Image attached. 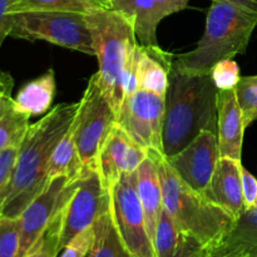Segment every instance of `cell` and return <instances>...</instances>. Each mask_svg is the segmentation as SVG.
Instances as JSON below:
<instances>
[{
	"mask_svg": "<svg viewBox=\"0 0 257 257\" xmlns=\"http://www.w3.org/2000/svg\"><path fill=\"white\" fill-rule=\"evenodd\" d=\"M79 102L60 103L30 124L18 151L12 182L2 216L19 217L49 182L52 153L77 115Z\"/></svg>",
	"mask_w": 257,
	"mask_h": 257,
	"instance_id": "1",
	"label": "cell"
},
{
	"mask_svg": "<svg viewBox=\"0 0 257 257\" xmlns=\"http://www.w3.org/2000/svg\"><path fill=\"white\" fill-rule=\"evenodd\" d=\"M218 88L210 74H187L173 65L165 95L162 153L172 157L202 131L217 133Z\"/></svg>",
	"mask_w": 257,
	"mask_h": 257,
	"instance_id": "2",
	"label": "cell"
},
{
	"mask_svg": "<svg viewBox=\"0 0 257 257\" xmlns=\"http://www.w3.org/2000/svg\"><path fill=\"white\" fill-rule=\"evenodd\" d=\"M257 27V0H212L205 33L193 50L173 55V65L187 74H210L223 59L243 54Z\"/></svg>",
	"mask_w": 257,
	"mask_h": 257,
	"instance_id": "3",
	"label": "cell"
},
{
	"mask_svg": "<svg viewBox=\"0 0 257 257\" xmlns=\"http://www.w3.org/2000/svg\"><path fill=\"white\" fill-rule=\"evenodd\" d=\"M148 157L152 158L157 167L163 208L177 227L207 248L222 242L232 228L235 218L186 185L162 152L148 150Z\"/></svg>",
	"mask_w": 257,
	"mask_h": 257,
	"instance_id": "4",
	"label": "cell"
},
{
	"mask_svg": "<svg viewBox=\"0 0 257 257\" xmlns=\"http://www.w3.org/2000/svg\"><path fill=\"white\" fill-rule=\"evenodd\" d=\"M99 69L95 73L115 114L124 100V80L138 47L135 25L112 9L87 14Z\"/></svg>",
	"mask_w": 257,
	"mask_h": 257,
	"instance_id": "5",
	"label": "cell"
},
{
	"mask_svg": "<svg viewBox=\"0 0 257 257\" xmlns=\"http://www.w3.org/2000/svg\"><path fill=\"white\" fill-rule=\"evenodd\" d=\"M9 37L44 40L67 49L94 55L92 33L87 15L64 12H25L13 14Z\"/></svg>",
	"mask_w": 257,
	"mask_h": 257,
	"instance_id": "6",
	"label": "cell"
},
{
	"mask_svg": "<svg viewBox=\"0 0 257 257\" xmlns=\"http://www.w3.org/2000/svg\"><path fill=\"white\" fill-rule=\"evenodd\" d=\"M110 213L131 257H156L137 188V171L123 173L109 190Z\"/></svg>",
	"mask_w": 257,
	"mask_h": 257,
	"instance_id": "7",
	"label": "cell"
},
{
	"mask_svg": "<svg viewBox=\"0 0 257 257\" xmlns=\"http://www.w3.org/2000/svg\"><path fill=\"white\" fill-rule=\"evenodd\" d=\"M75 143L84 165L97 161L98 155L117 123V114L105 98L97 74L88 80L75 115Z\"/></svg>",
	"mask_w": 257,
	"mask_h": 257,
	"instance_id": "8",
	"label": "cell"
},
{
	"mask_svg": "<svg viewBox=\"0 0 257 257\" xmlns=\"http://www.w3.org/2000/svg\"><path fill=\"white\" fill-rule=\"evenodd\" d=\"M110 208L109 191L104 187L98 172L97 163L84 165L77 190L62 211L59 247L87 228Z\"/></svg>",
	"mask_w": 257,
	"mask_h": 257,
	"instance_id": "9",
	"label": "cell"
},
{
	"mask_svg": "<svg viewBox=\"0 0 257 257\" xmlns=\"http://www.w3.org/2000/svg\"><path fill=\"white\" fill-rule=\"evenodd\" d=\"M165 110V97L138 89L123 100L117 124L145 148L162 152Z\"/></svg>",
	"mask_w": 257,
	"mask_h": 257,
	"instance_id": "10",
	"label": "cell"
},
{
	"mask_svg": "<svg viewBox=\"0 0 257 257\" xmlns=\"http://www.w3.org/2000/svg\"><path fill=\"white\" fill-rule=\"evenodd\" d=\"M79 177L70 180L65 176H58L53 178L47 183L44 190L25 207L19 216L22 232L19 257L24 255L39 240L40 236L59 215L77 190Z\"/></svg>",
	"mask_w": 257,
	"mask_h": 257,
	"instance_id": "11",
	"label": "cell"
},
{
	"mask_svg": "<svg viewBox=\"0 0 257 257\" xmlns=\"http://www.w3.org/2000/svg\"><path fill=\"white\" fill-rule=\"evenodd\" d=\"M220 158L217 136L212 131H202L192 142L172 157L168 163L178 177L193 191L205 195Z\"/></svg>",
	"mask_w": 257,
	"mask_h": 257,
	"instance_id": "12",
	"label": "cell"
},
{
	"mask_svg": "<svg viewBox=\"0 0 257 257\" xmlns=\"http://www.w3.org/2000/svg\"><path fill=\"white\" fill-rule=\"evenodd\" d=\"M147 157V148L136 142L115 123L95 161L104 187L109 191L123 173L137 171Z\"/></svg>",
	"mask_w": 257,
	"mask_h": 257,
	"instance_id": "13",
	"label": "cell"
},
{
	"mask_svg": "<svg viewBox=\"0 0 257 257\" xmlns=\"http://www.w3.org/2000/svg\"><path fill=\"white\" fill-rule=\"evenodd\" d=\"M190 2L191 0H107L109 9L132 20L138 43L147 47H158V24L168 15L185 10Z\"/></svg>",
	"mask_w": 257,
	"mask_h": 257,
	"instance_id": "14",
	"label": "cell"
},
{
	"mask_svg": "<svg viewBox=\"0 0 257 257\" xmlns=\"http://www.w3.org/2000/svg\"><path fill=\"white\" fill-rule=\"evenodd\" d=\"M241 161L220 157L205 197L237 220L246 211L241 178Z\"/></svg>",
	"mask_w": 257,
	"mask_h": 257,
	"instance_id": "15",
	"label": "cell"
},
{
	"mask_svg": "<svg viewBox=\"0 0 257 257\" xmlns=\"http://www.w3.org/2000/svg\"><path fill=\"white\" fill-rule=\"evenodd\" d=\"M245 131L242 112L236 95V88L220 90L217 102V133H216L220 157L241 161Z\"/></svg>",
	"mask_w": 257,
	"mask_h": 257,
	"instance_id": "16",
	"label": "cell"
},
{
	"mask_svg": "<svg viewBox=\"0 0 257 257\" xmlns=\"http://www.w3.org/2000/svg\"><path fill=\"white\" fill-rule=\"evenodd\" d=\"M153 247L156 257H198L207 248L195 237L180 230L165 208L156 228Z\"/></svg>",
	"mask_w": 257,
	"mask_h": 257,
	"instance_id": "17",
	"label": "cell"
},
{
	"mask_svg": "<svg viewBox=\"0 0 257 257\" xmlns=\"http://www.w3.org/2000/svg\"><path fill=\"white\" fill-rule=\"evenodd\" d=\"M173 54L158 47L140 44L137 82L138 89L165 97L168 87V75L172 67Z\"/></svg>",
	"mask_w": 257,
	"mask_h": 257,
	"instance_id": "18",
	"label": "cell"
},
{
	"mask_svg": "<svg viewBox=\"0 0 257 257\" xmlns=\"http://www.w3.org/2000/svg\"><path fill=\"white\" fill-rule=\"evenodd\" d=\"M137 188L146 216V223L153 242L156 228L163 211L162 187L157 167L151 157H147L137 168Z\"/></svg>",
	"mask_w": 257,
	"mask_h": 257,
	"instance_id": "19",
	"label": "cell"
},
{
	"mask_svg": "<svg viewBox=\"0 0 257 257\" xmlns=\"http://www.w3.org/2000/svg\"><path fill=\"white\" fill-rule=\"evenodd\" d=\"M55 74L49 69L40 77L30 80L18 92L14 98L15 104L22 112L30 115H39L52 109V103L55 97Z\"/></svg>",
	"mask_w": 257,
	"mask_h": 257,
	"instance_id": "20",
	"label": "cell"
},
{
	"mask_svg": "<svg viewBox=\"0 0 257 257\" xmlns=\"http://www.w3.org/2000/svg\"><path fill=\"white\" fill-rule=\"evenodd\" d=\"M29 119L30 115L17 107L12 92H0V152L20 147L30 125Z\"/></svg>",
	"mask_w": 257,
	"mask_h": 257,
	"instance_id": "21",
	"label": "cell"
},
{
	"mask_svg": "<svg viewBox=\"0 0 257 257\" xmlns=\"http://www.w3.org/2000/svg\"><path fill=\"white\" fill-rule=\"evenodd\" d=\"M83 168H84V163L80 160L77 143H75V122L73 120L72 125L68 128V131L53 151L48 177H49V181L58 176H65L73 180L82 175Z\"/></svg>",
	"mask_w": 257,
	"mask_h": 257,
	"instance_id": "22",
	"label": "cell"
},
{
	"mask_svg": "<svg viewBox=\"0 0 257 257\" xmlns=\"http://www.w3.org/2000/svg\"><path fill=\"white\" fill-rule=\"evenodd\" d=\"M109 9L107 0H12L9 14L25 12H64L90 14Z\"/></svg>",
	"mask_w": 257,
	"mask_h": 257,
	"instance_id": "23",
	"label": "cell"
},
{
	"mask_svg": "<svg viewBox=\"0 0 257 257\" xmlns=\"http://www.w3.org/2000/svg\"><path fill=\"white\" fill-rule=\"evenodd\" d=\"M222 242L242 257H257V208L246 210Z\"/></svg>",
	"mask_w": 257,
	"mask_h": 257,
	"instance_id": "24",
	"label": "cell"
},
{
	"mask_svg": "<svg viewBox=\"0 0 257 257\" xmlns=\"http://www.w3.org/2000/svg\"><path fill=\"white\" fill-rule=\"evenodd\" d=\"M93 228L94 241L88 257H131L115 230L110 208L95 221Z\"/></svg>",
	"mask_w": 257,
	"mask_h": 257,
	"instance_id": "25",
	"label": "cell"
},
{
	"mask_svg": "<svg viewBox=\"0 0 257 257\" xmlns=\"http://www.w3.org/2000/svg\"><path fill=\"white\" fill-rule=\"evenodd\" d=\"M62 211L50 223L49 227L45 230V232L40 236L39 240L22 257H58L60 252L59 237L60 225H62Z\"/></svg>",
	"mask_w": 257,
	"mask_h": 257,
	"instance_id": "26",
	"label": "cell"
},
{
	"mask_svg": "<svg viewBox=\"0 0 257 257\" xmlns=\"http://www.w3.org/2000/svg\"><path fill=\"white\" fill-rule=\"evenodd\" d=\"M20 218L0 216V257H19Z\"/></svg>",
	"mask_w": 257,
	"mask_h": 257,
	"instance_id": "27",
	"label": "cell"
},
{
	"mask_svg": "<svg viewBox=\"0 0 257 257\" xmlns=\"http://www.w3.org/2000/svg\"><path fill=\"white\" fill-rule=\"evenodd\" d=\"M236 95L243 117V124L247 128L253 120L257 105V75L241 77L240 82L236 85Z\"/></svg>",
	"mask_w": 257,
	"mask_h": 257,
	"instance_id": "28",
	"label": "cell"
},
{
	"mask_svg": "<svg viewBox=\"0 0 257 257\" xmlns=\"http://www.w3.org/2000/svg\"><path fill=\"white\" fill-rule=\"evenodd\" d=\"M211 77L218 90L233 89L241 79L240 67L232 59L220 60L213 65L211 70Z\"/></svg>",
	"mask_w": 257,
	"mask_h": 257,
	"instance_id": "29",
	"label": "cell"
},
{
	"mask_svg": "<svg viewBox=\"0 0 257 257\" xmlns=\"http://www.w3.org/2000/svg\"><path fill=\"white\" fill-rule=\"evenodd\" d=\"M19 147H13L0 152V216L7 200L9 186L12 182L14 166L17 162Z\"/></svg>",
	"mask_w": 257,
	"mask_h": 257,
	"instance_id": "30",
	"label": "cell"
},
{
	"mask_svg": "<svg viewBox=\"0 0 257 257\" xmlns=\"http://www.w3.org/2000/svg\"><path fill=\"white\" fill-rule=\"evenodd\" d=\"M94 241V228L89 227L73 237L64 247L59 257H87Z\"/></svg>",
	"mask_w": 257,
	"mask_h": 257,
	"instance_id": "31",
	"label": "cell"
},
{
	"mask_svg": "<svg viewBox=\"0 0 257 257\" xmlns=\"http://www.w3.org/2000/svg\"><path fill=\"white\" fill-rule=\"evenodd\" d=\"M241 178H242V192L243 200H245L246 210L252 208L255 205L257 197V180L255 176L251 175L247 170L242 166L241 168Z\"/></svg>",
	"mask_w": 257,
	"mask_h": 257,
	"instance_id": "32",
	"label": "cell"
},
{
	"mask_svg": "<svg viewBox=\"0 0 257 257\" xmlns=\"http://www.w3.org/2000/svg\"><path fill=\"white\" fill-rule=\"evenodd\" d=\"M10 2L12 0H0V48L13 28V14H9Z\"/></svg>",
	"mask_w": 257,
	"mask_h": 257,
	"instance_id": "33",
	"label": "cell"
},
{
	"mask_svg": "<svg viewBox=\"0 0 257 257\" xmlns=\"http://www.w3.org/2000/svg\"><path fill=\"white\" fill-rule=\"evenodd\" d=\"M198 257H242L235 250L228 247L225 242H221L218 245L208 247L203 251Z\"/></svg>",
	"mask_w": 257,
	"mask_h": 257,
	"instance_id": "34",
	"label": "cell"
},
{
	"mask_svg": "<svg viewBox=\"0 0 257 257\" xmlns=\"http://www.w3.org/2000/svg\"><path fill=\"white\" fill-rule=\"evenodd\" d=\"M13 85H14V80L10 77L9 73H5L0 70V92H3V90H9V92H12Z\"/></svg>",
	"mask_w": 257,
	"mask_h": 257,
	"instance_id": "35",
	"label": "cell"
},
{
	"mask_svg": "<svg viewBox=\"0 0 257 257\" xmlns=\"http://www.w3.org/2000/svg\"><path fill=\"white\" fill-rule=\"evenodd\" d=\"M252 208H257V197H256V201H255V205H253Z\"/></svg>",
	"mask_w": 257,
	"mask_h": 257,
	"instance_id": "36",
	"label": "cell"
}]
</instances>
